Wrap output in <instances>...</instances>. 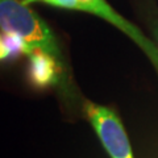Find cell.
I'll list each match as a JSON object with an SVG mask.
<instances>
[{
  "mask_svg": "<svg viewBox=\"0 0 158 158\" xmlns=\"http://www.w3.org/2000/svg\"><path fill=\"white\" fill-rule=\"evenodd\" d=\"M153 36L156 38V44L158 45V21L154 24V27H153Z\"/></svg>",
  "mask_w": 158,
  "mask_h": 158,
  "instance_id": "obj_7",
  "label": "cell"
},
{
  "mask_svg": "<svg viewBox=\"0 0 158 158\" xmlns=\"http://www.w3.org/2000/svg\"><path fill=\"white\" fill-rule=\"evenodd\" d=\"M78 4L81 12L92 13L98 17L106 20L113 27L120 29L125 36L129 37L149 58V61L152 62L153 67L156 69L158 75V45L156 42L148 38L135 24L128 21L125 17H123L120 13L116 12L107 3V0H78Z\"/></svg>",
  "mask_w": 158,
  "mask_h": 158,
  "instance_id": "obj_3",
  "label": "cell"
},
{
  "mask_svg": "<svg viewBox=\"0 0 158 158\" xmlns=\"http://www.w3.org/2000/svg\"><path fill=\"white\" fill-rule=\"evenodd\" d=\"M83 108L108 156L111 158H135L125 128L111 108L94 102H86Z\"/></svg>",
  "mask_w": 158,
  "mask_h": 158,
  "instance_id": "obj_2",
  "label": "cell"
},
{
  "mask_svg": "<svg viewBox=\"0 0 158 158\" xmlns=\"http://www.w3.org/2000/svg\"><path fill=\"white\" fill-rule=\"evenodd\" d=\"M27 4L32 3H44L52 7L69 9V11H79V4L78 0H24Z\"/></svg>",
  "mask_w": 158,
  "mask_h": 158,
  "instance_id": "obj_6",
  "label": "cell"
},
{
  "mask_svg": "<svg viewBox=\"0 0 158 158\" xmlns=\"http://www.w3.org/2000/svg\"><path fill=\"white\" fill-rule=\"evenodd\" d=\"M29 75L36 86L56 85L59 81L62 65L54 57L42 52H34L29 54Z\"/></svg>",
  "mask_w": 158,
  "mask_h": 158,
  "instance_id": "obj_4",
  "label": "cell"
},
{
  "mask_svg": "<svg viewBox=\"0 0 158 158\" xmlns=\"http://www.w3.org/2000/svg\"><path fill=\"white\" fill-rule=\"evenodd\" d=\"M0 31L17 40L23 53L42 52L62 63V53L48 24L24 0H0Z\"/></svg>",
  "mask_w": 158,
  "mask_h": 158,
  "instance_id": "obj_1",
  "label": "cell"
},
{
  "mask_svg": "<svg viewBox=\"0 0 158 158\" xmlns=\"http://www.w3.org/2000/svg\"><path fill=\"white\" fill-rule=\"evenodd\" d=\"M13 50L23 53V48L20 45V42L12 37H8V36L3 37L0 34V61L7 58Z\"/></svg>",
  "mask_w": 158,
  "mask_h": 158,
  "instance_id": "obj_5",
  "label": "cell"
}]
</instances>
